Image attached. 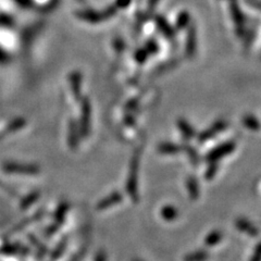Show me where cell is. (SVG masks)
Segmentation results:
<instances>
[{"mask_svg":"<svg viewBox=\"0 0 261 261\" xmlns=\"http://www.w3.org/2000/svg\"><path fill=\"white\" fill-rule=\"evenodd\" d=\"M233 150V144L228 143V144H224L222 146H220L219 148L212 150L209 154H208V158L210 160H217L219 158H222L224 154L230 153Z\"/></svg>","mask_w":261,"mask_h":261,"instance_id":"7a4b0ae2","label":"cell"},{"mask_svg":"<svg viewBox=\"0 0 261 261\" xmlns=\"http://www.w3.org/2000/svg\"><path fill=\"white\" fill-rule=\"evenodd\" d=\"M224 126H225V124H224V123H218V124H216L214 127H212V128L210 129V132H209V129H208V132L203 134V135H202V137L205 138V140H207L208 137H211V136H214L215 134L219 133L220 130H221ZM205 140H203V141H205Z\"/></svg>","mask_w":261,"mask_h":261,"instance_id":"8992f818","label":"cell"},{"mask_svg":"<svg viewBox=\"0 0 261 261\" xmlns=\"http://www.w3.org/2000/svg\"><path fill=\"white\" fill-rule=\"evenodd\" d=\"M250 261H261V243L255 249V252H254V255H252Z\"/></svg>","mask_w":261,"mask_h":261,"instance_id":"ba28073f","label":"cell"},{"mask_svg":"<svg viewBox=\"0 0 261 261\" xmlns=\"http://www.w3.org/2000/svg\"><path fill=\"white\" fill-rule=\"evenodd\" d=\"M222 239V234L216 231V232H212L210 233L207 239H206V244L208 245V246H215V245H217L220 241H221Z\"/></svg>","mask_w":261,"mask_h":261,"instance_id":"5b68a950","label":"cell"},{"mask_svg":"<svg viewBox=\"0 0 261 261\" xmlns=\"http://www.w3.org/2000/svg\"><path fill=\"white\" fill-rule=\"evenodd\" d=\"M187 186H189V192L191 194L192 197L196 198L198 196V185H197V182L195 181V179H190L189 183H187Z\"/></svg>","mask_w":261,"mask_h":261,"instance_id":"52a82bcc","label":"cell"},{"mask_svg":"<svg viewBox=\"0 0 261 261\" xmlns=\"http://www.w3.org/2000/svg\"><path fill=\"white\" fill-rule=\"evenodd\" d=\"M207 259L208 255L205 251H196L185 257V261H206Z\"/></svg>","mask_w":261,"mask_h":261,"instance_id":"277c9868","label":"cell"},{"mask_svg":"<svg viewBox=\"0 0 261 261\" xmlns=\"http://www.w3.org/2000/svg\"><path fill=\"white\" fill-rule=\"evenodd\" d=\"M236 227H238L240 231L244 232L245 234L251 236V238H256L258 235L257 227L254 224H251L248 220L238 219L236 220Z\"/></svg>","mask_w":261,"mask_h":261,"instance_id":"6da1fadb","label":"cell"},{"mask_svg":"<svg viewBox=\"0 0 261 261\" xmlns=\"http://www.w3.org/2000/svg\"><path fill=\"white\" fill-rule=\"evenodd\" d=\"M163 151L167 152V153H170V152H171V153H173V152H175V151H176V149H175V146L166 144V145H165V149H163Z\"/></svg>","mask_w":261,"mask_h":261,"instance_id":"9c48e42d","label":"cell"},{"mask_svg":"<svg viewBox=\"0 0 261 261\" xmlns=\"http://www.w3.org/2000/svg\"><path fill=\"white\" fill-rule=\"evenodd\" d=\"M162 217L165 220H167V221H172V220H175L176 217H177V211L175 208L173 207H166L163 208L162 210Z\"/></svg>","mask_w":261,"mask_h":261,"instance_id":"3957f363","label":"cell"}]
</instances>
